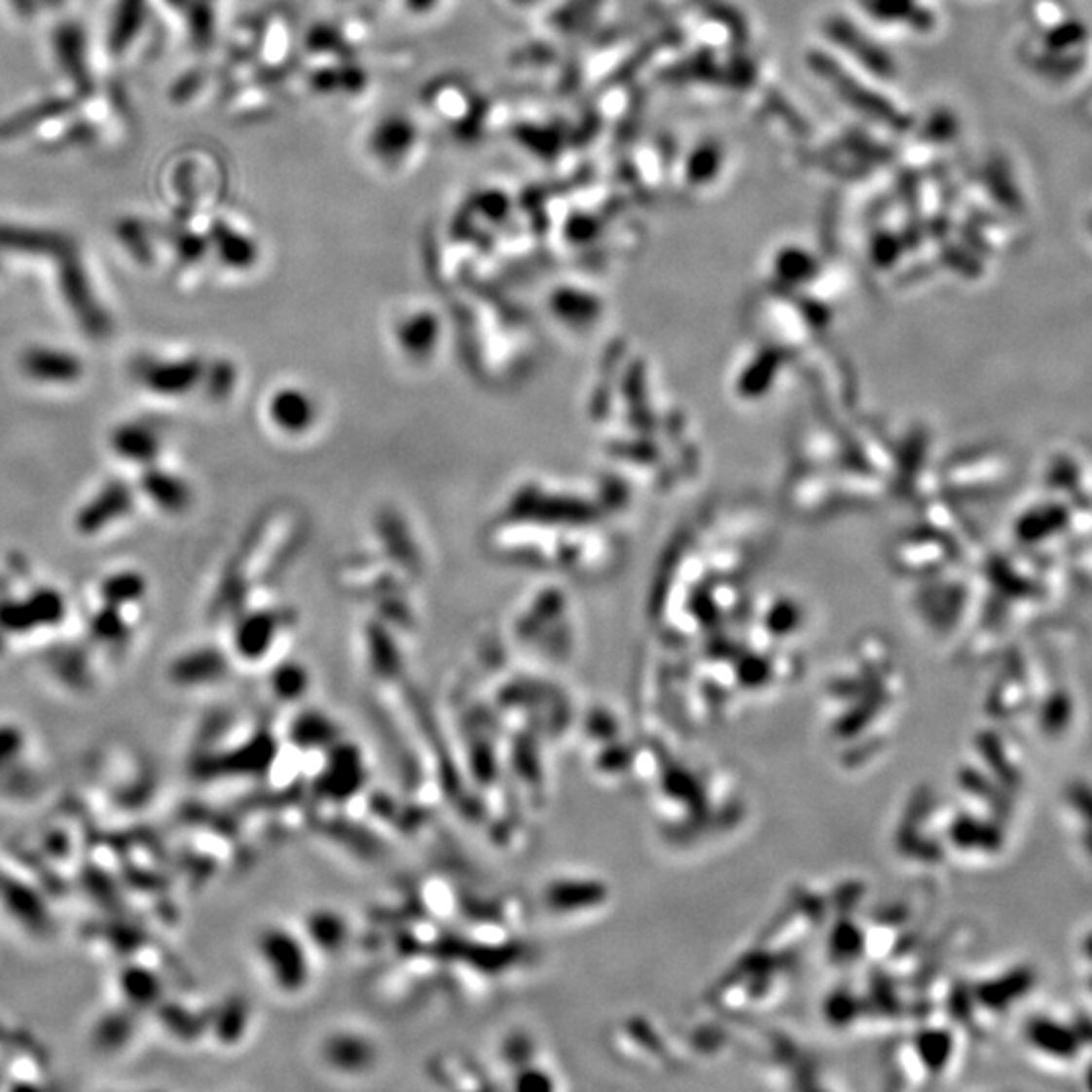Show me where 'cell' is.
<instances>
[{"mask_svg": "<svg viewBox=\"0 0 1092 1092\" xmlns=\"http://www.w3.org/2000/svg\"><path fill=\"white\" fill-rule=\"evenodd\" d=\"M61 290L67 298L69 308L73 309L75 318L80 320V324L88 330V334L95 338L108 334L110 320L106 316V311H103V308L99 306V302L93 298L90 281L80 266L67 264L63 268Z\"/></svg>", "mask_w": 1092, "mask_h": 1092, "instance_id": "obj_1", "label": "cell"}, {"mask_svg": "<svg viewBox=\"0 0 1092 1092\" xmlns=\"http://www.w3.org/2000/svg\"><path fill=\"white\" fill-rule=\"evenodd\" d=\"M1028 1042L1037 1056L1052 1058L1050 1062H1073L1080 1052L1074 1026L1064 1024L1054 1016L1032 1018L1028 1024Z\"/></svg>", "mask_w": 1092, "mask_h": 1092, "instance_id": "obj_2", "label": "cell"}, {"mask_svg": "<svg viewBox=\"0 0 1092 1092\" xmlns=\"http://www.w3.org/2000/svg\"><path fill=\"white\" fill-rule=\"evenodd\" d=\"M129 508H132V491L122 482H112L84 506L77 516V530L84 534L101 532L108 525L124 518Z\"/></svg>", "mask_w": 1092, "mask_h": 1092, "instance_id": "obj_3", "label": "cell"}, {"mask_svg": "<svg viewBox=\"0 0 1092 1092\" xmlns=\"http://www.w3.org/2000/svg\"><path fill=\"white\" fill-rule=\"evenodd\" d=\"M22 371L27 373L33 381L51 382V384H65L73 382L82 377L84 367L77 356L65 350L35 346L29 348L20 358Z\"/></svg>", "mask_w": 1092, "mask_h": 1092, "instance_id": "obj_4", "label": "cell"}, {"mask_svg": "<svg viewBox=\"0 0 1092 1092\" xmlns=\"http://www.w3.org/2000/svg\"><path fill=\"white\" fill-rule=\"evenodd\" d=\"M112 448L116 450L118 455L129 461L148 463L156 455V452H159V439H156L150 427L138 423H126L114 431Z\"/></svg>", "mask_w": 1092, "mask_h": 1092, "instance_id": "obj_5", "label": "cell"}, {"mask_svg": "<svg viewBox=\"0 0 1092 1092\" xmlns=\"http://www.w3.org/2000/svg\"><path fill=\"white\" fill-rule=\"evenodd\" d=\"M0 247L22 253H65L67 239L54 233L31 231L20 227H0Z\"/></svg>", "mask_w": 1092, "mask_h": 1092, "instance_id": "obj_6", "label": "cell"}, {"mask_svg": "<svg viewBox=\"0 0 1092 1092\" xmlns=\"http://www.w3.org/2000/svg\"><path fill=\"white\" fill-rule=\"evenodd\" d=\"M138 377L152 391L176 393L191 382L193 367L182 362H144L140 364Z\"/></svg>", "mask_w": 1092, "mask_h": 1092, "instance_id": "obj_7", "label": "cell"}, {"mask_svg": "<svg viewBox=\"0 0 1092 1092\" xmlns=\"http://www.w3.org/2000/svg\"><path fill=\"white\" fill-rule=\"evenodd\" d=\"M142 18L144 0H120L110 27V49L114 54H122L132 43L134 35L140 31Z\"/></svg>", "mask_w": 1092, "mask_h": 1092, "instance_id": "obj_8", "label": "cell"}, {"mask_svg": "<svg viewBox=\"0 0 1092 1092\" xmlns=\"http://www.w3.org/2000/svg\"><path fill=\"white\" fill-rule=\"evenodd\" d=\"M148 496L163 508L178 510L187 502V490L178 480L163 472H148L142 480Z\"/></svg>", "mask_w": 1092, "mask_h": 1092, "instance_id": "obj_9", "label": "cell"}, {"mask_svg": "<svg viewBox=\"0 0 1092 1092\" xmlns=\"http://www.w3.org/2000/svg\"><path fill=\"white\" fill-rule=\"evenodd\" d=\"M55 45H57V55L63 67H67L69 75L75 77V80L84 82L86 80L84 37L80 35V31L75 27H63L55 37Z\"/></svg>", "mask_w": 1092, "mask_h": 1092, "instance_id": "obj_10", "label": "cell"}, {"mask_svg": "<svg viewBox=\"0 0 1092 1092\" xmlns=\"http://www.w3.org/2000/svg\"><path fill=\"white\" fill-rule=\"evenodd\" d=\"M142 593H144V579L136 573H118L108 581H103L101 585V597L112 607L132 603L140 600Z\"/></svg>", "mask_w": 1092, "mask_h": 1092, "instance_id": "obj_11", "label": "cell"}, {"mask_svg": "<svg viewBox=\"0 0 1092 1092\" xmlns=\"http://www.w3.org/2000/svg\"><path fill=\"white\" fill-rule=\"evenodd\" d=\"M116 609H118V607H112V605H110V609L99 613V615L95 617V623H93L95 632H97L99 636H103V637H108L110 641H112V637L116 639V637L124 636V621L120 619V615L116 613Z\"/></svg>", "mask_w": 1092, "mask_h": 1092, "instance_id": "obj_12", "label": "cell"}]
</instances>
